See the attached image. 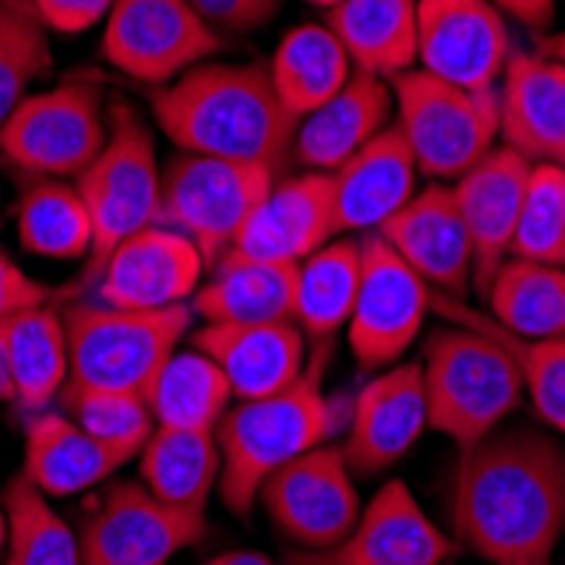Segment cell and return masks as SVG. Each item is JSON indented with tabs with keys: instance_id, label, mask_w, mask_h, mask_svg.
I'll return each instance as SVG.
<instances>
[{
	"instance_id": "cell-1",
	"label": "cell",
	"mask_w": 565,
	"mask_h": 565,
	"mask_svg": "<svg viewBox=\"0 0 565 565\" xmlns=\"http://www.w3.org/2000/svg\"><path fill=\"white\" fill-rule=\"evenodd\" d=\"M450 519L488 565H552L565 535V447L535 427H498L460 450Z\"/></svg>"
},
{
	"instance_id": "cell-2",
	"label": "cell",
	"mask_w": 565,
	"mask_h": 565,
	"mask_svg": "<svg viewBox=\"0 0 565 565\" xmlns=\"http://www.w3.org/2000/svg\"><path fill=\"white\" fill-rule=\"evenodd\" d=\"M149 109L180 152L275 173L291 157L298 122L281 109L262 62H200L170 85L152 88Z\"/></svg>"
},
{
	"instance_id": "cell-3",
	"label": "cell",
	"mask_w": 565,
	"mask_h": 565,
	"mask_svg": "<svg viewBox=\"0 0 565 565\" xmlns=\"http://www.w3.org/2000/svg\"><path fill=\"white\" fill-rule=\"evenodd\" d=\"M316 359L312 370H305L288 390L234 403L217 424L221 447V501L234 515H247L258 501L262 484L291 465L295 457L329 444L335 430V406L322 393Z\"/></svg>"
},
{
	"instance_id": "cell-4",
	"label": "cell",
	"mask_w": 565,
	"mask_h": 565,
	"mask_svg": "<svg viewBox=\"0 0 565 565\" xmlns=\"http://www.w3.org/2000/svg\"><path fill=\"white\" fill-rule=\"evenodd\" d=\"M420 376L427 427L460 450L494 434L519 409L525 386L508 349L475 326H440L424 339Z\"/></svg>"
},
{
	"instance_id": "cell-5",
	"label": "cell",
	"mask_w": 565,
	"mask_h": 565,
	"mask_svg": "<svg viewBox=\"0 0 565 565\" xmlns=\"http://www.w3.org/2000/svg\"><path fill=\"white\" fill-rule=\"evenodd\" d=\"M62 316L68 332L65 390H119L139 396H146L193 326L190 305L129 312L102 301H78Z\"/></svg>"
},
{
	"instance_id": "cell-6",
	"label": "cell",
	"mask_w": 565,
	"mask_h": 565,
	"mask_svg": "<svg viewBox=\"0 0 565 565\" xmlns=\"http://www.w3.org/2000/svg\"><path fill=\"white\" fill-rule=\"evenodd\" d=\"M75 186L92 221V254L82 271V285H95L109 254L136 231L157 224L160 214L163 167L157 157V139L129 102L109 106V139L88 170L75 177Z\"/></svg>"
},
{
	"instance_id": "cell-7",
	"label": "cell",
	"mask_w": 565,
	"mask_h": 565,
	"mask_svg": "<svg viewBox=\"0 0 565 565\" xmlns=\"http://www.w3.org/2000/svg\"><path fill=\"white\" fill-rule=\"evenodd\" d=\"M393 129L403 136L417 173L430 183H454L498 146L501 106L498 88L468 92L420 68L390 82Z\"/></svg>"
},
{
	"instance_id": "cell-8",
	"label": "cell",
	"mask_w": 565,
	"mask_h": 565,
	"mask_svg": "<svg viewBox=\"0 0 565 565\" xmlns=\"http://www.w3.org/2000/svg\"><path fill=\"white\" fill-rule=\"evenodd\" d=\"M109 139L106 88L88 75L28 92L0 126V157L21 177H82Z\"/></svg>"
},
{
	"instance_id": "cell-9",
	"label": "cell",
	"mask_w": 565,
	"mask_h": 565,
	"mask_svg": "<svg viewBox=\"0 0 565 565\" xmlns=\"http://www.w3.org/2000/svg\"><path fill=\"white\" fill-rule=\"evenodd\" d=\"M278 177L268 167L180 152L163 170L157 224L190 237L207 268H214Z\"/></svg>"
},
{
	"instance_id": "cell-10",
	"label": "cell",
	"mask_w": 565,
	"mask_h": 565,
	"mask_svg": "<svg viewBox=\"0 0 565 565\" xmlns=\"http://www.w3.org/2000/svg\"><path fill=\"white\" fill-rule=\"evenodd\" d=\"M221 47V31L190 0H116L102 31V58L152 88L211 62Z\"/></svg>"
},
{
	"instance_id": "cell-11",
	"label": "cell",
	"mask_w": 565,
	"mask_h": 565,
	"mask_svg": "<svg viewBox=\"0 0 565 565\" xmlns=\"http://www.w3.org/2000/svg\"><path fill=\"white\" fill-rule=\"evenodd\" d=\"M359 247L363 271L345 332L355 363L380 373L403 363L409 345L420 339L430 316V285L380 234H363Z\"/></svg>"
},
{
	"instance_id": "cell-12",
	"label": "cell",
	"mask_w": 565,
	"mask_h": 565,
	"mask_svg": "<svg viewBox=\"0 0 565 565\" xmlns=\"http://www.w3.org/2000/svg\"><path fill=\"white\" fill-rule=\"evenodd\" d=\"M203 532L207 515L160 501L142 481H119L88 511L78 555L82 565H170Z\"/></svg>"
},
{
	"instance_id": "cell-13",
	"label": "cell",
	"mask_w": 565,
	"mask_h": 565,
	"mask_svg": "<svg viewBox=\"0 0 565 565\" xmlns=\"http://www.w3.org/2000/svg\"><path fill=\"white\" fill-rule=\"evenodd\" d=\"M258 501L275 529L305 552L339 545L363 515L345 454L332 444L308 450L275 471L262 484Z\"/></svg>"
},
{
	"instance_id": "cell-14",
	"label": "cell",
	"mask_w": 565,
	"mask_h": 565,
	"mask_svg": "<svg viewBox=\"0 0 565 565\" xmlns=\"http://www.w3.org/2000/svg\"><path fill=\"white\" fill-rule=\"evenodd\" d=\"M508 58V21L491 0H417L420 72L468 92H491Z\"/></svg>"
},
{
	"instance_id": "cell-15",
	"label": "cell",
	"mask_w": 565,
	"mask_h": 565,
	"mask_svg": "<svg viewBox=\"0 0 565 565\" xmlns=\"http://www.w3.org/2000/svg\"><path fill=\"white\" fill-rule=\"evenodd\" d=\"M203 271L207 262L190 237L163 224H149L109 254L106 268L95 278V295L102 305L129 312H163L190 305Z\"/></svg>"
},
{
	"instance_id": "cell-16",
	"label": "cell",
	"mask_w": 565,
	"mask_h": 565,
	"mask_svg": "<svg viewBox=\"0 0 565 565\" xmlns=\"http://www.w3.org/2000/svg\"><path fill=\"white\" fill-rule=\"evenodd\" d=\"M454 542L437 529L403 481H386L355 529L332 548L295 552L288 565H444Z\"/></svg>"
},
{
	"instance_id": "cell-17",
	"label": "cell",
	"mask_w": 565,
	"mask_h": 565,
	"mask_svg": "<svg viewBox=\"0 0 565 565\" xmlns=\"http://www.w3.org/2000/svg\"><path fill=\"white\" fill-rule=\"evenodd\" d=\"M430 291L460 298L475 285V254L450 183H427L380 231Z\"/></svg>"
},
{
	"instance_id": "cell-18",
	"label": "cell",
	"mask_w": 565,
	"mask_h": 565,
	"mask_svg": "<svg viewBox=\"0 0 565 565\" xmlns=\"http://www.w3.org/2000/svg\"><path fill=\"white\" fill-rule=\"evenodd\" d=\"M427 430V396L420 363L380 370L352 403V424L342 444L352 475H383L403 460Z\"/></svg>"
},
{
	"instance_id": "cell-19",
	"label": "cell",
	"mask_w": 565,
	"mask_h": 565,
	"mask_svg": "<svg viewBox=\"0 0 565 565\" xmlns=\"http://www.w3.org/2000/svg\"><path fill=\"white\" fill-rule=\"evenodd\" d=\"M335 241L332 173L305 170L301 177H278L265 200L254 207L231 250L247 258L298 265Z\"/></svg>"
},
{
	"instance_id": "cell-20",
	"label": "cell",
	"mask_w": 565,
	"mask_h": 565,
	"mask_svg": "<svg viewBox=\"0 0 565 565\" xmlns=\"http://www.w3.org/2000/svg\"><path fill=\"white\" fill-rule=\"evenodd\" d=\"M501 139L529 163H565V65L548 51H511L498 82Z\"/></svg>"
},
{
	"instance_id": "cell-21",
	"label": "cell",
	"mask_w": 565,
	"mask_h": 565,
	"mask_svg": "<svg viewBox=\"0 0 565 565\" xmlns=\"http://www.w3.org/2000/svg\"><path fill=\"white\" fill-rule=\"evenodd\" d=\"M532 163L515 149L494 146L488 157L450 183L475 254V285L484 295L494 271L511 258V241L525 200Z\"/></svg>"
},
{
	"instance_id": "cell-22",
	"label": "cell",
	"mask_w": 565,
	"mask_h": 565,
	"mask_svg": "<svg viewBox=\"0 0 565 565\" xmlns=\"http://www.w3.org/2000/svg\"><path fill=\"white\" fill-rule=\"evenodd\" d=\"M417 163L390 126L332 173L335 237L376 234L417 193Z\"/></svg>"
},
{
	"instance_id": "cell-23",
	"label": "cell",
	"mask_w": 565,
	"mask_h": 565,
	"mask_svg": "<svg viewBox=\"0 0 565 565\" xmlns=\"http://www.w3.org/2000/svg\"><path fill=\"white\" fill-rule=\"evenodd\" d=\"M193 345L221 366L237 403L288 390L308 366V339L295 322L203 326Z\"/></svg>"
},
{
	"instance_id": "cell-24",
	"label": "cell",
	"mask_w": 565,
	"mask_h": 565,
	"mask_svg": "<svg viewBox=\"0 0 565 565\" xmlns=\"http://www.w3.org/2000/svg\"><path fill=\"white\" fill-rule=\"evenodd\" d=\"M393 113L390 82L352 72L326 106L295 126L291 157L316 173H335L366 142L393 126Z\"/></svg>"
},
{
	"instance_id": "cell-25",
	"label": "cell",
	"mask_w": 565,
	"mask_h": 565,
	"mask_svg": "<svg viewBox=\"0 0 565 565\" xmlns=\"http://www.w3.org/2000/svg\"><path fill=\"white\" fill-rule=\"evenodd\" d=\"M295 271L298 265H275L227 250L200 281L190 298V312L207 326H258L291 322L295 308Z\"/></svg>"
},
{
	"instance_id": "cell-26",
	"label": "cell",
	"mask_w": 565,
	"mask_h": 565,
	"mask_svg": "<svg viewBox=\"0 0 565 565\" xmlns=\"http://www.w3.org/2000/svg\"><path fill=\"white\" fill-rule=\"evenodd\" d=\"M126 460L88 437L68 414L41 409L24 427V478L47 498H72L109 481Z\"/></svg>"
},
{
	"instance_id": "cell-27",
	"label": "cell",
	"mask_w": 565,
	"mask_h": 565,
	"mask_svg": "<svg viewBox=\"0 0 565 565\" xmlns=\"http://www.w3.org/2000/svg\"><path fill=\"white\" fill-rule=\"evenodd\" d=\"M326 24L359 75L393 82L417 68V0H342Z\"/></svg>"
},
{
	"instance_id": "cell-28",
	"label": "cell",
	"mask_w": 565,
	"mask_h": 565,
	"mask_svg": "<svg viewBox=\"0 0 565 565\" xmlns=\"http://www.w3.org/2000/svg\"><path fill=\"white\" fill-rule=\"evenodd\" d=\"M21 414H41L68 383V332L65 316L47 301L31 305L0 322Z\"/></svg>"
},
{
	"instance_id": "cell-29",
	"label": "cell",
	"mask_w": 565,
	"mask_h": 565,
	"mask_svg": "<svg viewBox=\"0 0 565 565\" xmlns=\"http://www.w3.org/2000/svg\"><path fill=\"white\" fill-rule=\"evenodd\" d=\"M359 271H363L359 237H335L316 254H308L305 262H298L291 322L316 349H322L349 326L359 291Z\"/></svg>"
},
{
	"instance_id": "cell-30",
	"label": "cell",
	"mask_w": 565,
	"mask_h": 565,
	"mask_svg": "<svg viewBox=\"0 0 565 565\" xmlns=\"http://www.w3.org/2000/svg\"><path fill=\"white\" fill-rule=\"evenodd\" d=\"M268 75L281 109L301 122L349 82L352 62L329 24H298L278 41Z\"/></svg>"
},
{
	"instance_id": "cell-31",
	"label": "cell",
	"mask_w": 565,
	"mask_h": 565,
	"mask_svg": "<svg viewBox=\"0 0 565 565\" xmlns=\"http://www.w3.org/2000/svg\"><path fill=\"white\" fill-rule=\"evenodd\" d=\"M139 475L149 494L203 515L221 481V447L211 430L157 427L139 450Z\"/></svg>"
},
{
	"instance_id": "cell-32",
	"label": "cell",
	"mask_w": 565,
	"mask_h": 565,
	"mask_svg": "<svg viewBox=\"0 0 565 565\" xmlns=\"http://www.w3.org/2000/svg\"><path fill=\"white\" fill-rule=\"evenodd\" d=\"M488 319L519 339H565V268L508 258L484 288Z\"/></svg>"
},
{
	"instance_id": "cell-33",
	"label": "cell",
	"mask_w": 565,
	"mask_h": 565,
	"mask_svg": "<svg viewBox=\"0 0 565 565\" xmlns=\"http://www.w3.org/2000/svg\"><path fill=\"white\" fill-rule=\"evenodd\" d=\"M231 383L221 373V366L207 352L177 349L167 366L157 373L152 386L146 390L149 414L157 427H180V430H211L217 434V424L231 409Z\"/></svg>"
},
{
	"instance_id": "cell-34",
	"label": "cell",
	"mask_w": 565,
	"mask_h": 565,
	"mask_svg": "<svg viewBox=\"0 0 565 565\" xmlns=\"http://www.w3.org/2000/svg\"><path fill=\"white\" fill-rule=\"evenodd\" d=\"M18 241L28 254L44 262H88L92 221L75 183L34 180L18 193Z\"/></svg>"
},
{
	"instance_id": "cell-35",
	"label": "cell",
	"mask_w": 565,
	"mask_h": 565,
	"mask_svg": "<svg viewBox=\"0 0 565 565\" xmlns=\"http://www.w3.org/2000/svg\"><path fill=\"white\" fill-rule=\"evenodd\" d=\"M430 312L460 322V326H475L488 335H494L508 355L515 359V366L522 373L525 396L532 399L539 420L565 437V339H519L504 329H498L488 312H475L460 298H447L430 291Z\"/></svg>"
},
{
	"instance_id": "cell-36",
	"label": "cell",
	"mask_w": 565,
	"mask_h": 565,
	"mask_svg": "<svg viewBox=\"0 0 565 565\" xmlns=\"http://www.w3.org/2000/svg\"><path fill=\"white\" fill-rule=\"evenodd\" d=\"M8 519L4 565H82L78 535L24 475H18L0 498Z\"/></svg>"
},
{
	"instance_id": "cell-37",
	"label": "cell",
	"mask_w": 565,
	"mask_h": 565,
	"mask_svg": "<svg viewBox=\"0 0 565 565\" xmlns=\"http://www.w3.org/2000/svg\"><path fill=\"white\" fill-rule=\"evenodd\" d=\"M65 414L102 447L119 454L126 465L139 457L146 440L157 430L149 403L139 393L119 390H62Z\"/></svg>"
},
{
	"instance_id": "cell-38",
	"label": "cell",
	"mask_w": 565,
	"mask_h": 565,
	"mask_svg": "<svg viewBox=\"0 0 565 565\" xmlns=\"http://www.w3.org/2000/svg\"><path fill=\"white\" fill-rule=\"evenodd\" d=\"M47 68V28L31 8V0H0V126Z\"/></svg>"
},
{
	"instance_id": "cell-39",
	"label": "cell",
	"mask_w": 565,
	"mask_h": 565,
	"mask_svg": "<svg viewBox=\"0 0 565 565\" xmlns=\"http://www.w3.org/2000/svg\"><path fill=\"white\" fill-rule=\"evenodd\" d=\"M511 258L565 268V170L562 163H532L525 200L511 241Z\"/></svg>"
},
{
	"instance_id": "cell-40",
	"label": "cell",
	"mask_w": 565,
	"mask_h": 565,
	"mask_svg": "<svg viewBox=\"0 0 565 565\" xmlns=\"http://www.w3.org/2000/svg\"><path fill=\"white\" fill-rule=\"evenodd\" d=\"M113 4L116 0H31L47 34H82L98 21H106Z\"/></svg>"
},
{
	"instance_id": "cell-41",
	"label": "cell",
	"mask_w": 565,
	"mask_h": 565,
	"mask_svg": "<svg viewBox=\"0 0 565 565\" xmlns=\"http://www.w3.org/2000/svg\"><path fill=\"white\" fill-rule=\"evenodd\" d=\"M190 4L214 28L254 31V28H265L278 14L281 0H190Z\"/></svg>"
},
{
	"instance_id": "cell-42",
	"label": "cell",
	"mask_w": 565,
	"mask_h": 565,
	"mask_svg": "<svg viewBox=\"0 0 565 565\" xmlns=\"http://www.w3.org/2000/svg\"><path fill=\"white\" fill-rule=\"evenodd\" d=\"M41 301H51V291L41 281H34L11 254L0 247V322Z\"/></svg>"
},
{
	"instance_id": "cell-43",
	"label": "cell",
	"mask_w": 565,
	"mask_h": 565,
	"mask_svg": "<svg viewBox=\"0 0 565 565\" xmlns=\"http://www.w3.org/2000/svg\"><path fill=\"white\" fill-rule=\"evenodd\" d=\"M501 11V18L519 21L529 31H548L555 14H558V0H491Z\"/></svg>"
},
{
	"instance_id": "cell-44",
	"label": "cell",
	"mask_w": 565,
	"mask_h": 565,
	"mask_svg": "<svg viewBox=\"0 0 565 565\" xmlns=\"http://www.w3.org/2000/svg\"><path fill=\"white\" fill-rule=\"evenodd\" d=\"M200 565H275V562L262 552H224V555H214Z\"/></svg>"
},
{
	"instance_id": "cell-45",
	"label": "cell",
	"mask_w": 565,
	"mask_h": 565,
	"mask_svg": "<svg viewBox=\"0 0 565 565\" xmlns=\"http://www.w3.org/2000/svg\"><path fill=\"white\" fill-rule=\"evenodd\" d=\"M0 399H14V380H11V363H8L4 332H0Z\"/></svg>"
},
{
	"instance_id": "cell-46",
	"label": "cell",
	"mask_w": 565,
	"mask_h": 565,
	"mask_svg": "<svg viewBox=\"0 0 565 565\" xmlns=\"http://www.w3.org/2000/svg\"><path fill=\"white\" fill-rule=\"evenodd\" d=\"M545 51H548L552 58H558V62L565 65V34H558V38H548Z\"/></svg>"
},
{
	"instance_id": "cell-47",
	"label": "cell",
	"mask_w": 565,
	"mask_h": 565,
	"mask_svg": "<svg viewBox=\"0 0 565 565\" xmlns=\"http://www.w3.org/2000/svg\"><path fill=\"white\" fill-rule=\"evenodd\" d=\"M8 545V519H4V508H0V555H4Z\"/></svg>"
},
{
	"instance_id": "cell-48",
	"label": "cell",
	"mask_w": 565,
	"mask_h": 565,
	"mask_svg": "<svg viewBox=\"0 0 565 565\" xmlns=\"http://www.w3.org/2000/svg\"><path fill=\"white\" fill-rule=\"evenodd\" d=\"M308 4H312V8H322V11H332V8L342 4V0H308Z\"/></svg>"
},
{
	"instance_id": "cell-49",
	"label": "cell",
	"mask_w": 565,
	"mask_h": 565,
	"mask_svg": "<svg viewBox=\"0 0 565 565\" xmlns=\"http://www.w3.org/2000/svg\"><path fill=\"white\" fill-rule=\"evenodd\" d=\"M562 170H565V163H562Z\"/></svg>"
}]
</instances>
